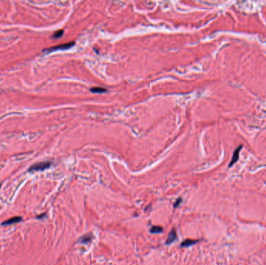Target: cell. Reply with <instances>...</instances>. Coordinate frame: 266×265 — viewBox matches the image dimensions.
I'll return each mask as SVG.
<instances>
[{"mask_svg":"<svg viewBox=\"0 0 266 265\" xmlns=\"http://www.w3.org/2000/svg\"><path fill=\"white\" fill-rule=\"evenodd\" d=\"M51 165H52L51 162H41V163H36V164H34L32 166H31L29 169V171L34 172V171L44 170L46 169L49 168Z\"/></svg>","mask_w":266,"mask_h":265,"instance_id":"6da1fadb","label":"cell"},{"mask_svg":"<svg viewBox=\"0 0 266 265\" xmlns=\"http://www.w3.org/2000/svg\"><path fill=\"white\" fill-rule=\"evenodd\" d=\"M73 45H74V42L66 43V44H62V45H58V46H55V47H49V48H47V49H44V51H45V52H51V51H54L57 50H66V49H69L71 47H73Z\"/></svg>","mask_w":266,"mask_h":265,"instance_id":"7a4b0ae2","label":"cell"},{"mask_svg":"<svg viewBox=\"0 0 266 265\" xmlns=\"http://www.w3.org/2000/svg\"><path fill=\"white\" fill-rule=\"evenodd\" d=\"M241 148H242V146H240V147H238V149L234 151V152H233V155L232 160H231L230 164H229V167L232 166L235 163H237V161H238V159H239V152H240V149H241Z\"/></svg>","mask_w":266,"mask_h":265,"instance_id":"3957f363","label":"cell"},{"mask_svg":"<svg viewBox=\"0 0 266 265\" xmlns=\"http://www.w3.org/2000/svg\"><path fill=\"white\" fill-rule=\"evenodd\" d=\"M176 239H177V233H176V231H175V229H172L171 231L170 232L169 235L167 236L166 244L172 243Z\"/></svg>","mask_w":266,"mask_h":265,"instance_id":"277c9868","label":"cell"},{"mask_svg":"<svg viewBox=\"0 0 266 265\" xmlns=\"http://www.w3.org/2000/svg\"><path fill=\"white\" fill-rule=\"evenodd\" d=\"M21 220H22L21 217L16 216V217H13V218H11L8 219V220L5 221L4 222H3V226H7V225H11V224H14V223L20 222Z\"/></svg>","mask_w":266,"mask_h":265,"instance_id":"5b68a950","label":"cell"},{"mask_svg":"<svg viewBox=\"0 0 266 265\" xmlns=\"http://www.w3.org/2000/svg\"><path fill=\"white\" fill-rule=\"evenodd\" d=\"M198 243V240H191V239H186L184 242L181 243L180 244V247H188L190 246H192L193 244Z\"/></svg>","mask_w":266,"mask_h":265,"instance_id":"8992f818","label":"cell"},{"mask_svg":"<svg viewBox=\"0 0 266 265\" xmlns=\"http://www.w3.org/2000/svg\"><path fill=\"white\" fill-rule=\"evenodd\" d=\"M92 239V234H86V235H84L83 236H82L79 242V243H88Z\"/></svg>","mask_w":266,"mask_h":265,"instance_id":"52a82bcc","label":"cell"},{"mask_svg":"<svg viewBox=\"0 0 266 265\" xmlns=\"http://www.w3.org/2000/svg\"><path fill=\"white\" fill-rule=\"evenodd\" d=\"M90 91L94 93H101L107 91V89H104L103 87H93L90 89Z\"/></svg>","mask_w":266,"mask_h":265,"instance_id":"ba28073f","label":"cell"},{"mask_svg":"<svg viewBox=\"0 0 266 265\" xmlns=\"http://www.w3.org/2000/svg\"><path fill=\"white\" fill-rule=\"evenodd\" d=\"M162 232H163V228L160 226H153L150 228L151 233H160Z\"/></svg>","mask_w":266,"mask_h":265,"instance_id":"9c48e42d","label":"cell"},{"mask_svg":"<svg viewBox=\"0 0 266 265\" xmlns=\"http://www.w3.org/2000/svg\"><path fill=\"white\" fill-rule=\"evenodd\" d=\"M63 33H64V31H63L62 30H58L57 32H55V34H53V37H54V38H58V37H62V36Z\"/></svg>","mask_w":266,"mask_h":265,"instance_id":"30bf717a","label":"cell"},{"mask_svg":"<svg viewBox=\"0 0 266 265\" xmlns=\"http://www.w3.org/2000/svg\"><path fill=\"white\" fill-rule=\"evenodd\" d=\"M180 201H181V199H180V198H179V199L177 200V201H176V203H175L174 207H176V206H177V205H179V203H180Z\"/></svg>","mask_w":266,"mask_h":265,"instance_id":"8fae6325","label":"cell"},{"mask_svg":"<svg viewBox=\"0 0 266 265\" xmlns=\"http://www.w3.org/2000/svg\"><path fill=\"white\" fill-rule=\"evenodd\" d=\"M44 215H45V214H43V215H41V216H38V217H37V218H42V217H44Z\"/></svg>","mask_w":266,"mask_h":265,"instance_id":"7c38bea8","label":"cell"}]
</instances>
